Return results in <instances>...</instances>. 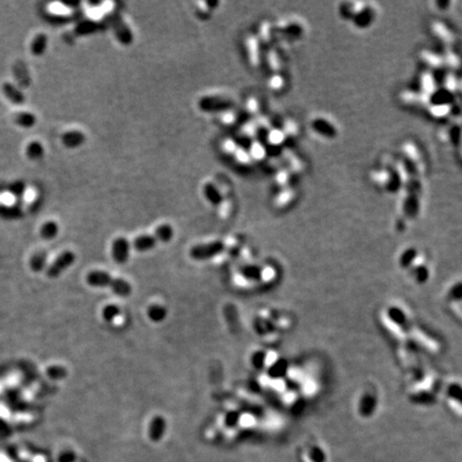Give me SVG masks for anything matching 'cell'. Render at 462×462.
<instances>
[{"mask_svg":"<svg viewBox=\"0 0 462 462\" xmlns=\"http://www.w3.org/2000/svg\"><path fill=\"white\" fill-rule=\"evenodd\" d=\"M87 282L92 287L98 288H109L115 294L127 297L131 295L133 288L132 285L123 279H118L109 275L105 271H92L87 276Z\"/></svg>","mask_w":462,"mask_h":462,"instance_id":"1","label":"cell"},{"mask_svg":"<svg viewBox=\"0 0 462 462\" xmlns=\"http://www.w3.org/2000/svg\"><path fill=\"white\" fill-rule=\"evenodd\" d=\"M226 249V245L222 241H212L194 245L190 251L191 258L197 261H204L215 258L221 255Z\"/></svg>","mask_w":462,"mask_h":462,"instance_id":"2","label":"cell"},{"mask_svg":"<svg viewBox=\"0 0 462 462\" xmlns=\"http://www.w3.org/2000/svg\"><path fill=\"white\" fill-rule=\"evenodd\" d=\"M234 106L232 100L221 96H205L198 102L199 109L205 112H219L229 111Z\"/></svg>","mask_w":462,"mask_h":462,"instance_id":"3","label":"cell"},{"mask_svg":"<svg viewBox=\"0 0 462 462\" xmlns=\"http://www.w3.org/2000/svg\"><path fill=\"white\" fill-rule=\"evenodd\" d=\"M131 253V244L123 237L114 240L111 244V258L118 264L128 262Z\"/></svg>","mask_w":462,"mask_h":462,"instance_id":"4","label":"cell"},{"mask_svg":"<svg viewBox=\"0 0 462 462\" xmlns=\"http://www.w3.org/2000/svg\"><path fill=\"white\" fill-rule=\"evenodd\" d=\"M158 243L159 241L154 234H141L133 240L132 246L135 251L139 253H145L153 250Z\"/></svg>","mask_w":462,"mask_h":462,"instance_id":"5","label":"cell"},{"mask_svg":"<svg viewBox=\"0 0 462 462\" xmlns=\"http://www.w3.org/2000/svg\"><path fill=\"white\" fill-rule=\"evenodd\" d=\"M202 193L204 198L213 205H221L224 201L221 191L212 182H207L204 184L202 187Z\"/></svg>","mask_w":462,"mask_h":462,"instance_id":"6","label":"cell"},{"mask_svg":"<svg viewBox=\"0 0 462 462\" xmlns=\"http://www.w3.org/2000/svg\"><path fill=\"white\" fill-rule=\"evenodd\" d=\"M240 274L244 277L245 280L252 281V282H258L262 279V269L258 265L255 264H246L240 269Z\"/></svg>","mask_w":462,"mask_h":462,"instance_id":"7","label":"cell"},{"mask_svg":"<svg viewBox=\"0 0 462 462\" xmlns=\"http://www.w3.org/2000/svg\"><path fill=\"white\" fill-rule=\"evenodd\" d=\"M403 101L409 103L411 105H423L427 104L429 98L423 95L422 92H415V91H405L402 94Z\"/></svg>","mask_w":462,"mask_h":462,"instance_id":"8","label":"cell"},{"mask_svg":"<svg viewBox=\"0 0 462 462\" xmlns=\"http://www.w3.org/2000/svg\"><path fill=\"white\" fill-rule=\"evenodd\" d=\"M433 32L436 37H438L441 41H443L446 44H453L454 42V36L449 32V29L442 23L435 22L433 24Z\"/></svg>","mask_w":462,"mask_h":462,"instance_id":"9","label":"cell"},{"mask_svg":"<svg viewBox=\"0 0 462 462\" xmlns=\"http://www.w3.org/2000/svg\"><path fill=\"white\" fill-rule=\"evenodd\" d=\"M156 235V238L158 239L159 243H168L172 240L173 235H174V230L172 228V226L169 224H162L158 226V228L156 229L153 233Z\"/></svg>","mask_w":462,"mask_h":462,"instance_id":"10","label":"cell"},{"mask_svg":"<svg viewBox=\"0 0 462 462\" xmlns=\"http://www.w3.org/2000/svg\"><path fill=\"white\" fill-rule=\"evenodd\" d=\"M75 259V256L73 253L71 252H66L65 254L61 255L60 258L56 261L55 265L53 266V269L50 270V273H53V275L59 274L61 271H64L68 266H70L72 263H73Z\"/></svg>","mask_w":462,"mask_h":462,"instance_id":"11","label":"cell"},{"mask_svg":"<svg viewBox=\"0 0 462 462\" xmlns=\"http://www.w3.org/2000/svg\"><path fill=\"white\" fill-rule=\"evenodd\" d=\"M147 315L152 322L160 323L166 319L167 310L160 304H153V305L149 306L148 311H147Z\"/></svg>","mask_w":462,"mask_h":462,"instance_id":"12","label":"cell"},{"mask_svg":"<svg viewBox=\"0 0 462 462\" xmlns=\"http://www.w3.org/2000/svg\"><path fill=\"white\" fill-rule=\"evenodd\" d=\"M114 26H115L116 36L119 39V41H121L123 44H130L132 42L133 37H132V33L130 32V29H128L127 25L123 23L121 19L120 20L117 19V22L114 23Z\"/></svg>","mask_w":462,"mask_h":462,"instance_id":"13","label":"cell"},{"mask_svg":"<svg viewBox=\"0 0 462 462\" xmlns=\"http://www.w3.org/2000/svg\"><path fill=\"white\" fill-rule=\"evenodd\" d=\"M85 141V136L83 133L78 131L68 132L64 135V142L67 147H78Z\"/></svg>","mask_w":462,"mask_h":462,"instance_id":"14","label":"cell"},{"mask_svg":"<svg viewBox=\"0 0 462 462\" xmlns=\"http://www.w3.org/2000/svg\"><path fill=\"white\" fill-rule=\"evenodd\" d=\"M420 85H422V94L426 97L434 95L436 92L435 78L429 73H426L420 77Z\"/></svg>","mask_w":462,"mask_h":462,"instance_id":"15","label":"cell"},{"mask_svg":"<svg viewBox=\"0 0 462 462\" xmlns=\"http://www.w3.org/2000/svg\"><path fill=\"white\" fill-rule=\"evenodd\" d=\"M405 153H406V156L412 161L414 162L415 165L419 168L420 166H422V159H420V156H419V153H418V150L417 148L415 147V145H413L412 142H408V143H405L404 147H403Z\"/></svg>","mask_w":462,"mask_h":462,"instance_id":"16","label":"cell"},{"mask_svg":"<svg viewBox=\"0 0 462 462\" xmlns=\"http://www.w3.org/2000/svg\"><path fill=\"white\" fill-rule=\"evenodd\" d=\"M248 47H249V57L252 61L253 65L259 64V42L256 38H250L248 41Z\"/></svg>","mask_w":462,"mask_h":462,"instance_id":"17","label":"cell"},{"mask_svg":"<svg viewBox=\"0 0 462 462\" xmlns=\"http://www.w3.org/2000/svg\"><path fill=\"white\" fill-rule=\"evenodd\" d=\"M372 179L376 184H378V186L387 188L389 182H391V174H389V172L386 169L375 170L372 173Z\"/></svg>","mask_w":462,"mask_h":462,"instance_id":"18","label":"cell"},{"mask_svg":"<svg viewBox=\"0 0 462 462\" xmlns=\"http://www.w3.org/2000/svg\"><path fill=\"white\" fill-rule=\"evenodd\" d=\"M119 315H120V308L116 304L106 305L102 311V317L106 322L114 321Z\"/></svg>","mask_w":462,"mask_h":462,"instance_id":"19","label":"cell"},{"mask_svg":"<svg viewBox=\"0 0 462 462\" xmlns=\"http://www.w3.org/2000/svg\"><path fill=\"white\" fill-rule=\"evenodd\" d=\"M164 429H165V420L162 416H156L153 418L152 423H151V429L150 433L152 438L158 439L162 436Z\"/></svg>","mask_w":462,"mask_h":462,"instance_id":"20","label":"cell"},{"mask_svg":"<svg viewBox=\"0 0 462 462\" xmlns=\"http://www.w3.org/2000/svg\"><path fill=\"white\" fill-rule=\"evenodd\" d=\"M429 110H430V114L433 115L434 117H436V118H443V117H446L449 114L450 107H449V105L447 104V103H446V104H445V103H439V104L431 106Z\"/></svg>","mask_w":462,"mask_h":462,"instance_id":"21","label":"cell"},{"mask_svg":"<svg viewBox=\"0 0 462 462\" xmlns=\"http://www.w3.org/2000/svg\"><path fill=\"white\" fill-rule=\"evenodd\" d=\"M422 58L423 60L425 61V63L431 67V68H439L441 67V65H442L444 63V60L442 57H440L436 54H433V53H430V51H425V53L422 54Z\"/></svg>","mask_w":462,"mask_h":462,"instance_id":"22","label":"cell"},{"mask_svg":"<svg viewBox=\"0 0 462 462\" xmlns=\"http://www.w3.org/2000/svg\"><path fill=\"white\" fill-rule=\"evenodd\" d=\"M286 372H287V363L284 361V359H279V361L271 366L270 371H269V375L272 378H281L282 376L285 375Z\"/></svg>","mask_w":462,"mask_h":462,"instance_id":"23","label":"cell"},{"mask_svg":"<svg viewBox=\"0 0 462 462\" xmlns=\"http://www.w3.org/2000/svg\"><path fill=\"white\" fill-rule=\"evenodd\" d=\"M49 11L56 15H67L71 13V8L63 4H51L49 5Z\"/></svg>","mask_w":462,"mask_h":462,"instance_id":"24","label":"cell"},{"mask_svg":"<svg viewBox=\"0 0 462 462\" xmlns=\"http://www.w3.org/2000/svg\"><path fill=\"white\" fill-rule=\"evenodd\" d=\"M285 136H286V134L283 131L273 130L269 134V140L274 146L281 145V143L285 140Z\"/></svg>","mask_w":462,"mask_h":462,"instance_id":"25","label":"cell"},{"mask_svg":"<svg viewBox=\"0 0 462 462\" xmlns=\"http://www.w3.org/2000/svg\"><path fill=\"white\" fill-rule=\"evenodd\" d=\"M252 363L255 368L257 369H261L264 366L265 363V353L262 351L256 352L253 357H252Z\"/></svg>","mask_w":462,"mask_h":462,"instance_id":"26","label":"cell"},{"mask_svg":"<svg viewBox=\"0 0 462 462\" xmlns=\"http://www.w3.org/2000/svg\"><path fill=\"white\" fill-rule=\"evenodd\" d=\"M222 121L225 123V125L232 126V125H234V123H237L239 121V115L235 114V112L226 111L222 116Z\"/></svg>","mask_w":462,"mask_h":462,"instance_id":"27","label":"cell"},{"mask_svg":"<svg viewBox=\"0 0 462 462\" xmlns=\"http://www.w3.org/2000/svg\"><path fill=\"white\" fill-rule=\"evenodd\" d=\"M294 197V195L291 190H284L281 192V194L277 196V201H279L280 204H285L290 202L292 198Z\"/></svg>","mask_w":462,"mask_h":462,"instance_id":"28","label":"cell"},{"mask_svg":"<svg viewBox=\"0 0 462 462\" xmlns=\"http://www.w3.org/2000/svg\"><path fill=\"white\" fill-rule=\"evenodd\" d=\"M457 80L455 78L454 75H447L445 80H444V87L447 91H450V92H453L457 89Z\"/></svg>","mask_w":462,"mask_h":462,"instance_id":"29","label":"cell"},{"mask_svg":"<svg viewBox=\"0 0 462 462\" xmlns=\"http://www.w3.org/2000/svg\"><path fill=\"white\" fill-rule=\"evenodd\" d=\"M265 154V150L261 145H254L252 147V156L257 159V160H261Z\"/></svg>","mask_w":462,"mask_h":462,"instance_id":"30","label":"cell"},{"mask_svg":"<svg viewBox=\"0 0 462 462\" xmlns=\"http://www.w3.org/2000/svg\"><path fill=\"white\" fill-rule=\"evenodd\" d=\"M270 86L272 89L274 90H279V89H282L284 87V79L283 77L279 76V75H275L272 77L271 81H270Z\"/></svg>","mask_w":462,"mask_h":462,"instance_id":"31","label":"cell"},{"mask_svg":"<svg viewBox=\"0 0 462 462\" xmlns=\"http://www.w3.org/2000/svg\"><path fill=\"white\" fill-rule=\"evenodd\" d=\"M15 201V198L11 193H4L0 194V203H4L7 205H11Z\"/></svg>","mask_w":462,"mask_h":462,"instance_id":"32","label":"cell"},{"mask_svg":"<svg viewBox=\"0 0 462 462\" xmlns=\"http://www.w3.org/2000/svg\"><path fill=\"white\" fill-rule=\"evenodd\" d=\"M271 25L268 24V23H265L262 25V28H261V36L263 38V40L265 41V42H269V41L271 40V37H272V32H271Z\"/></svg>","mask_w":462,"mask_h":462,"instance_id":"33","label":"cell"},{"mask_svg":"<svg viewBox=\"0 0 462 462\" xmlns=\"http://www.w3.org/2000/svg\"><path fill=\"white\" fill-rule=\"evenodd\" d=\"M284 133L285 134H288V135H295L296 133H297V127L294 122L290 121V122H287L286 125H285V130H284Z\"/></svg>","mask_w":462,"mask_h":462,"instance_id":"34","label":"cell"},{"mask_svg":"<svg viewBox=\"0 0 462 462\" xmlns=\"http://www.w3.org/2000/svg\"><path fill=\"white\" fill-rule=\"evenodd\" d=\"M269 64L272 68V70H279L280 67H281V63H280V58L277 57V55L275 53H270L269 55Z\"/></svg>","mask_w":462,"mask_h":462,"instance_id":"35","label":"cell"},{"mask_svg":"<svg viewBox=\"0 0 462 462\" xmlns=\"http://www.w3.org/2000/svg\"><path fill=\"white\" fill-rule=\"evenodd\" d=\"M45 46V38L40 37L36 40V43L34 44V53H41V50L44 49Z\"/></svg>","mask_w":462,"mask_h":462,"instance_id":"36","label":"cell"},{"mask_svg":"<svg viewBox=\"0 0 462 462\" xmlns=\"http://www.w3.org/2000/svg\"><path fill=\"white\" fill-rule=\"evenodd\" d=\"M288 180H289V173L287 171H283V172L279 173V176H277V183H279L281 187H286L287 183H288Z\"/></svg>","mask_w":462,"mask_h":462,"instance_id":"37","label":"cell"},{"mask_svg":"<svg viewBox=\"0 0 462 462\" xmlns=\"http://www.w3.org/2000/svg\"><path fill=\"white\" fill-rule=\"evenodd\" d=\"M36 196H37L36 191L29 189L25 193V200L28 201V202H32V201H34L36 199Z\"/></svg>","mask_w":462,"mask_h":462,"instance_id":"38","label":"cell"},{"mask_svg":"<svg viewBox=\"0 0 462 462\" xmlns=\"http://www.w3.org/2000/svg\"><path fill=\"white\" fill-rule=\"evenodd\" d=\"M41 151H42V149H41L40 145H38V143H33V145L29 147V154H30V156H33V157H34V153L40 154ZM36 154H35V156H36Z\"/></svg>","mask_w":462,"mask_h":462,"instance_id":"39","label":"cell"},{"mask_svg":"<svg viewBox=\"0 0 462 462\" xmlns=\"http://www.w3.org/2000/svg\"><path fill=\"white\" fill-rule=\"evenodd\" d=\"M248 108L251 112H257L258 111V102L256 100H251L248 104Z\"/></svg>","mask_w":462,"mask_h":462,"instance_id":"40","label":"cell"}]
</instances>
